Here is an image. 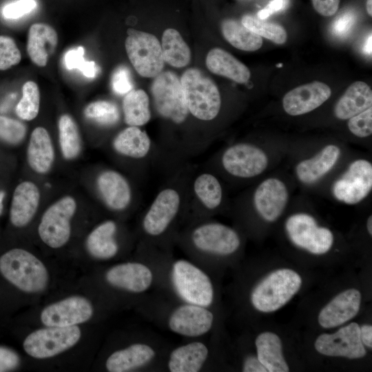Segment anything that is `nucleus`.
Returning <instances> with one entry per match:
<instances>
[{
  "label": "nucleus",
  "instance_id": "obj_1",
  "mask_svg": "<svg viewBox=\"0 0 372 372\" xmlns=\"http://www.w3.org/2000/svg\"><path fill=\"white\" fill-rule=\"evenodd\" d=\"M144 259L153 267L156 287L166 298L213 310L216 289L207 270L190 259L174 258L169 251L146 245Z\"/></svg>",
  "mask_w": 372,
  "mask_h": 372
},
{
  "label": "nucleus",
  "instance_id": "obj_2",
  "mask_svg": "<svg viewBox=\"0 0 372 372\" xmlns=\"http://www.w3.org/2000/svg\"><path fill=\"white\" fill-rule=\"evenodd\" d=\"M178 242L189 259L205 270L212 260L228 258L240 249L242 240L234 228L221 223L199 220L176 234Z\"/></svg>",
  "mask_w": 372,
  "mask_h": 372
},
{
  "label": "nucleus",
  "instance_id": "obj_3",
  "mask_svg": "<svg viewBox=\"0 0 372 372\" xmlns=\"http://www.w3.org/2000/svg\"><path fill=\"white\" fill-rule=\"evenodd\" d=\"M146 316L169 331L185 338H198L214 328L216 316L209 308L170 300L163 295L146 296Z\"/></svg>",
  "mask_w": 372,
  "mask_h": 372
},
{
  "label": "nucleus",
  "instance_id": "obj_4",
  "mask_svg": "<svg viewBox=\"0 0 372 372\" xmlns=\"http://www.w3.org/2000/svg\"><path fill=\"white\" fill-rule=\"evenodd\" d=\"M180 187L168 185L156 194L141 223L146 245L165 250L164 241H174L172 233L180 217L184 197Z\"/></svg>",
  "mask_w": 372,
  "mask_h": 372
},
{
  "label": "nucleus",
  "instance_id": "obj_5",
  "mask_svg": "<svg viewBox=\"0 0 372 372\" xmlns=\"http://www.w3.org/2000/svg\"><path fill=\"white\" fill-rule=\"evenodd\" d=\"M302 284L301 276L294 270H274L254 287L249 295L251 304L262 313L276 311L292 299Z\"/></svg>",
  "mask_w": 372,
  "mask_h": 372
},
{
  "label": "nucleus",
  "instance_id": "obj_6",
  "mask_svg": "<svg viewBox=\"0 0 372 372\" xmlns=\"http://www.w3.org/2000/svg\"><path fill=\"white\" fill-rule=\"evenodd\" d=\"M0 272L11 284L28 293L43 291L48 282L43 263L22 249H11L0 257Z\"/></svg>",
  "mask_w": 372,
  "mask_h": 372
},
{
  "label": "nucleus",
  "instance_id": "obj_7",
  "mask_svg": "<svg viewBox=\"0 0 372 372\" xmlns=\"http://www.w3.org/2000/svg\"><path fill=\"white\" fill-rule=\"evenodd\" d=\"M180 81L189 114L203 121L216 118L220 110L221 97L215 83L196 68L185 71Z\"/></svg>",
  "mask_w": 372,
  "mask_h": 372
},
{
  "label": "nucleus",
  "instance_id": "obj_8",
  "mask_svg": "<svg viewBox=\"0 0 372 372\" xmlns=\"http://www.w3.org/2000/svg\"><path fill=\"white\" fill-rule=\"evenodd\" d=\"M285 227L291 242L312 254H324L333 247L334 236L331 230L319 225L310 214L297 212L290 215Z\"/></svg>",
  "mask_w": 372,
  "mask_h": 372
},
{
  "label": "nucleus",
  "instance_id": "obj_9",
  "mask_svg": "<svg viewBox=\"0 0 372 372\" xmlns=\"http://www.w3.org/2000/svg\"><path fill=\"white\" fill-rule=\"evenodd\" d=\"M167 352L158 342L146 338L112 352L105 361V368L109 372L154 369L164 362Z\"/></svg>",
  "mask_w": 372,
  "mask_h": 372
},
{
  "label": "nucleus",
  "instance_id": "obj_10",
  "mask_svg": "<svg viewBox=\"0 0 372 372\" xmlns=\"http://www.w3.org/2000/svg\"><path fill=\"white\" fill-rule=\"evenodd\" d=\"M151 91L155 109L162 118L176 125L187 119L189 112L180 81L175 73L161 72L154 77Z\"/></svg>",
  "mask_w": 372,
  "mask_h": 372
},
{
  "label": "nucleus",
  "instance_id": "obj_11",
  "mask_svg": "<svg viewBox=\"0 0 372 372\" xmlns=\"http://www.w3.org/2000/svg\"><path fill=\"white\" fill-rule=\"evenodd\" d=\"M372 190V163L366 158L353 160L333 182L331 191L338 202L355 205L362 202Z\"/></svg>",
  "mask_w": 372,
  "mask_h": 372
},
{
  "label": "nucleus",
  "instance_id": "obj_12",
  "mask_svg": "<svg viewBox=\"0 0 372 372\" xmlns=\"http://www.w3.org/2000/svg\"><path fill=\"white\" fill-rule=\"evenodd\" d=\"M220 162L227 174L238 179H250L265 172L269 165V158L260 146L250 143H237L223 152Z\"/></svg>",
  "mask_w": 372,
  "mask_h": 372
},
{
  "label": "nucleus",
  "instance_id": "obj_13",
  "mask_svg": "<svg viewBox=\"0 0 372 372\" xmlns=\"http://www.w3.org/2000/svg\"><path fill=\"white\" fill-rule=\"evenodd\" d=\"M107 284L117 290L142 296L156 287V275L152 265L145 259L118 263L105 273Z\"/></svg>",
  "mask_w": 372,
  "mask_h": 372
},
{
  "label": "nucleus",
  "instance_id": "obj_14",
  "mask_svg": "<svg viewBox=\"0 0 372 372\" xmlns=\"http://www.w3.org/2000/svg\"><path fill=\"white\" fill-rule=\"evenodd\" d=\"M125 41L127 56L138 74L156 77L163 72L164 59L158 39L150 33L129 29Z\"/></svg>",
  "mask_w": 372,
  "mask_h": 372
},
{
  "label": "nucleus",
  "instance_id": "obj_15",
  "mask_svg": "<svg viewBox=\"0 0 372 372\" xmlns=\"http://www.w3.org/2000/svg\"><path fill=\"white\" fill-rule=\"evenodd\" d=\"M79 327H47L30 333L24 340V351L31 357L44 359L58 355L74 346L80 340Z\"/></svg>",
  "mask_w": 372,
  "mask_h": 372
},
{
  "label": "nucleus",
  "instance_id": "obj_16",
  "mask_svg": "<svg viewBox=\"0 0 372 372\" xmlns=\"http://www.w3.org/2000/svg\"><path fill=\"white\" fill-rule=\"evenodd\" d=\"M76 208L74 199L65 196L46 209L38 227L41 239L52 248H59L69 240L70 220Z\"/></svg>",
  "mask_w": 372,
  "mask_h": 372
},
{
  "label": "nucleus",
  "instance_id": "obj_17",
  "mask_svg": "<svg viewBox=\"0 0 372 372\" xmlns=\"http://www.w3.org/2000/svg\"><path fill=\"white\" fill-rule=\"evenodd\" d=\"M289 199L285 182L276 176L266 178L254 189L251 202L258 216L267 223L276 221L285 211Z\"/></svg>",
  "mask_w": 372,
  "mask_h": 372
},
{
  "label": "nucleus",
  "instance_id": "obj_18",
  "mask_svg": "<svg viewBox=\"0 0 372 372\" xmlns=\"http://www.w3.org/2000/svg\"><path fill=\"white\" fill-rule=\"evenodd\" d=\"M314 347L326 356L358 359L366 355L360 326L356 322L349 323L333 333L320 334L315 341Z\"/></svg>",
  "mask_w": 372,
  "mask_h": 372
},
{
  "label": "nucleus",
  "instance_id": "obj_19",
  "mask_svg": "<svg viewBox=\"0 0 372 372\" xmlns=\"http://www.w3.org/2000/svg\"><path fill=\"white\" fill-rule=\"evenodd\" d=\"M93 313L87 298L74 296L47 306L41 313V320L46 327H71L88 321Z\"/></svg>",
  "mask_w": 372,
  "mask_h": 372
},
{
  "label": "nucleus",
  "instance_id": "obj_20",
  "mask_svg": "<svg viewBox=\"0 0 372 372\" xmlns=\"http://www.w3.org/2000/svg\"><path fill=\"white\" fill-rule=\"evenodd\" d=\"M342 155V149L338 145H325L313 155L296 163L294 172L297 180L306 186L319 183L336 167Z\"/></svg>",
  "mask_w": 372,
  "mask_h": 372
},
{
  "label": "nucleus",
  "instance_id": "obj_21",
  "mask_svg": "<svg viewBox=\"0 0 372 372\" xmlns=\"http://www.w3.org/2000/svg\"><path fill=\"white\" fill-rule=\"evenodd\" d=\"M331 95L330 87L321 81L299 85L285 94L282 107L290 116H300L317 109Z\"/></svg>",
  "mask_w": 372,
  "mask_h": 372
},
{
  "label": "nucleus",
  "instance_id": "obj_22",
  "mask_svg": "<svg viewBox=\"0 0 372 372\" xmlns=\"http://www.w3.org/2000/svg\"><path fill=\"white\" fill-rule=\"evenodd\" d=\"M209 355L207 344L203 340H194L167 352L164 364L169 372H198L204 371Z\"/></svg>",
  "mask_w": 372,
  "mask_h": 372
},
{
  "label": "nucleus",
  "instance_id": "obj_23",
  "mask_svg": "<svg viewBox=\"0 0 372 372\" xmlns=\"http://www.w3.org/2000/svg\"><path fill=\"white\" fill-rule=\"evenodd\" d=\"M361 300V293L356 289L351 288L340 292L320 311L319 324L324 329H331L345 324L359 312Z\"/></svg>",
  "mask_w": 372,
  "mask_h": 372
},
{
  "label": "nucleus",
  "instance_id": "obj_24",
  "mask_svg": "<svg viewBox=\"0 0 372 372\" xmlns=\"http://www.w3.org/2000/svg\"><path fill=\"white\" fill-rule=\"evenodd\" d=\"M99 194L107 207L116 211L125 210L132 198L130 183L119 172L105 170L99 174L96 180Z\"/></svg>",
  "mask_w": 372,
  "mask_h": 372
},
{
  "label": "nucleus",
  "instance_id": "obj_25",
  "mask_svg": "<svg viewBox=\"0 0 372 372\" xmlns=\"http://www.w3.org/2000/svg\"><path fill=\"white\" fill-rule=\"evenodd\" d=\"M192 189L195 201L200 208L192 223L203 220L205 212L214 211L223 203L224 194L222 184L212 173L203 172L198 174L193 180Z\"/></svg>",
  "mask_w": 372,
  "mask_h": 372
},
{
  "label": "nucleus",
  "instance_id": "obj_26",
  "mask_svg": "<svg viewBox=\"0 0 372 372\" xmlns=\"http://www.w3.org/2000/svg\"><path fill=\"white\" fill-rule=\"evenodd\" d=\"M58 44L56 30L45 23L32 24L28 31L27 52L37 66L44 67L54 54Z\"/></svg>",
  "mask_w": 372,
  "mask_h": 372
},
{
  "label": "nucleus",
  "instance_id": "obj_27",
  "mask_svg": "<svg viewBox=\"0 0 372 372\" xmlns=\"http://www.w3.org/2000/svg\"><path fill=\"white\" fill-rule=\"evenodd\" d=\"M40 199L37 186L32 182L25 181L15 189L10 208V221L17 227L28 225L34 216Z\"/></svg>",
  "mask_w": 372,
  "mask_h": 372
},
{
  "label": "nucleus",
  "instance_id": "obj_28",
  "mask_svg": "<svg viewBox=\"0 0 372 372\" xmlns=\"http://www.w3.org/2000/svg\"><path fill=\"white\" fill-rule=\"evenodd\" d=\"M371 107V89L365 82L358 81L351 84L338 100L333 113L340 120H348Z\"/></svg>",
  "mask_w": 372,
  "mask_h": 372
},
{
  "label": "nucleus",
  "instance_id": "obj_29",
  "mask_svg": "<svg viewBox=\"0 0 372 372\" xmlns=\"http://www.w3.org/2000/svg\"><path fill=\"white\" fill-rule=\"evenodd\" d=\"M117 225L112 220L99 224L88 235L86 248L89 254L98 260H110L119 251V245L116 238Z\"/></svg>",
  "mask_w": 372,
  "mask_h": 372
},
{
  "label": "nucleus",
  "instance_id": "obj_30",
  "mask_svg": "<svg viewBox=\"0 0 372 372\" xmlns=\"http://www.w3.org/2000/svg\"><path fill=\"white\" fill-rule=\"evenodd\" d=\"M205 63L211 72L238 83H247L251 76L249 69L243 63L227 51L219 48L209 51Z\"/></svg>",
  "mask_w": 372,
  "mask_h": 372
},
{
  "label": "nucleus",
  "instance_id": "obj_31",
  "mask_svg": "<svg viewBox=\"0 0 372 372\" xmlns=\"http://www.w3.org/2000/svg\"><path fill=\"white\" fill-rule=\"evenodd\" d=\"M113 148L119 154L134 159L147 158L152 149L148 134L139 127L128 126L114 138Z\"/></svg>",
  "mask_w": 372,
  "mask_h": 372
},
{
  "label": "nucleus",
  "instance_id": "obj_32",
  "mask_svg": "<svg viewBox=\"0 0 372 372\" xmlns=\"http://www.w3.org/2000/svg\"><path fill=\"white\" fill-rule=\"evenodd\" d=\"M256 356L269 372H288L280 337L271 331L260 333L255 340Z\"/></svg>",
  "mask_w": 372,
  "mask_h": 372
},
{
  "label": "nucleus",
  "instance_id": "obj_33",
  "mask_svg": "<svg viewBox=\"0 0 372 372\" xmlns=\"http://www.w3.org/2000/svg\"><path fill=\"white\" fill-rule=\"evenodd\" d=\"M54 153L50 136L42 127H36L32 132L28 147V161L37 173L47 172L52 167Z\"/></svg>",
  "mask_w": 372,
  "mask_h": 372
},
{
  "label": "nucleus",
  "instance_id": "obj_34",
  "mask_svg": "<svg viewBox=\"0 0 372 372\" xmlns=\"http://www.w3.org/2000/svg\"><path fill=\"white\" fill-rule=\"evenodd\" d=\"M124 121L129 126L141 127L151 119L149 99L141 89L132 90L127 93L122 103Z\"/></svg>",
  "mask_w": 372,
  "mask_h": 372
},
{
  "label": "nucleus",
  "instance_id": "obj_35",
  "mask_svg": "<svg viewBox=\"0 0 372 372\" xmlns=\"http://www.w3.org/2000/svg\"><path fill=\"white\" fill-rule=\"evenodd\" d=\"M224 38L234 48L247 52L260 49L263 43L261 37L247 28L242 23L227 19L221 23Z\"/></svg>",
  "mask_w": 372,
  "mask_h": 372
},
{
  "label": "nucleus",
  "instance_id": "obj_36",
  "mask_svg": "<svg viewBox=\"0 0 372 372\" xmlns=\"http://www.w3.org/2000/svg\"><path fill=\"white\" fill-rule=\"evenodd\" d=\"M161 45L164 61L172 67L183 68L189 63L190 49L178 30L166 29Z\"/></svg>",
  "mask_w": 372,
  "mask_h": 372
},
{
  "label": "nucleus",
  "instance_id": "obj_37",
  "mask_svg": "<svg viewBox=\"0 0 372 372\" xmlns=\"http://www.w3.org/2000/svg\"><path fill=\"white\" fill-rule=\"evenodd\" d=\"M59 138L62 154L66 159L76 158L81 150V138L78 127L68 114L59 120Z\"/></svg>",
  "mask_w": 372,
  "mask_h": 372
},
{
  "label": "nucleus",
  "instance_id": "obj_38",
  "mask_svg": "<svg viewBox=\"0 0 372 372\" xmlns=\"http://www.w3.org/2000/svg\"><path fill=\"white\" fill-rule=\"evenodd\" d=\"M242 24L261 37H265L276 44H283L287 40V33L280 24L266 22L249 14L242 17Z\"/></svg>",
  "mask_w": 372,
  "mask_h": 372
},
{
  "label": "nucleus",
  "instance_id": "obj_39",
  "mask_svg": "<svg viewBox=\"0 0 372 372\" xmlns=\"http://www.w3.org/2000/svg\"><path fill=\"white\" fill-rule=\"evenodd\" d=\"M40 106V91L37 84L29 81L22 87V98L16 107L17 116L25 121L37 117Z\"/></svg>",
  "mask_w": 372,
  "mask_h": 372
},
{
  "label": "nucleus",
  "instance_id": "obj_40",
  "mask_svg": "<svg viewBox=\"0 0 372 372\" xmlns=\"http://www.w3.org/2000/svg\"><path fill=\"white\" fill-rule=\"evenodd\" d=\"M84 115L87 118L104 126L113 125L120 118V112L117 105L108 101L90 103L85 107Z\"/></svg>",
  "mask_w": 372,
  "mask_h": 372
},
{
  "label": "nucleus",
  "instance_id": "obj_41",
  "mask_svg": "<svg viewBox=\"0 0 372 372\" xmlns=\"http://www.w3.org/2000/svg\"><path fill=\"white\" fill-rule=\"evenodd\" d=\"M85 50L82 46L71 49L64 54V64L67 69H77L88 78L96 76L98 68L94 61H88L84 59Z\"/></svg>",
  "mask_w": 372,
  "mask_h": 372
},
{
  "label": "nucleus",
  "instance_id": "obj_42",
  "mask_svg": "<svg viewBox=\"0 0 372 372\" xmlns=\"http://www.w3.org/2000/svg\"><path fill=\"white\" fill-rule=\"evenodd\" d=\"M26 127L21 122L0 115V138L10 144H18L25 137Z\"/></svg>",
  "mask_w": 372,
  "mask_h": 372
},
{
  "label": "nucleus",
  "instance_id": "obj_43",
  "mask_svg": "<svg viewBox=\"0 0 372 372\" xmlns=\"http://www.w3.org/2000/svg\"><path fill=\"white\" fill-rule=\"evenodd\" d=\"M21 54L14 40L0 35V70H6L19 63Z\"/></svg>",
  "mask_w": 372,
  "mask_h": 372
},
{
  "label": "nucleus",
  "instance_id": "obj_44",
  "mask_svg": "<svg viewBox=\"0 0 372 372\" xmlns=\"http://www.w3.org/2000/svg\"><path fill=\"white\" fill-rule=\"evenodd\" d=\"M347 127L352 134L366 138L372 134V107L348 119Z\"/></svg>",
  "mask_w": 372,
  "mask_h": 372
},
{
  "label": "nucleus",
  "instance_id": "obj_45",
  "mask_svg": "<svg viewBox=\"0 0 372 372\" xmlns=\"http://www.w3.org/2000/svg\"><path fill=\"white\" fill-rule=\"evenodd\" d=\"M111 83L113 91L118 94H126L133 90L128 68L123 65L116 68L112 76Z\"/></svg>",
  "mask_w": 372,
  "mask_h": 372
},
{
  "label": "nucleus",
  "instance_id": "obj_46",
  "mask_svg": "<svg viewBox=\"0 0 372 372\" xmlns=\"http://www.w3.org/2000/svg\"><path fill=\"white\" fill-rule=\"evenodd\" d=\"M36 6L34 0H18L5 6L2 14L6 19H18L32 12Z\"/></svg>",
  "mask_w": 372,
  "mask_h": 372
},
{
  "label": "nucleus",
  "instance_id": "obj_47",
  "mask_svg": "<svg viewBox=\"0 0 372 372\" xmlns=\"http://www.w3.org/2000/svg\"><path fill=\"white\" fill-rule=\"evenodd\" d=\"M20 362L19 355L14 351L0 347V372H5L17 368Z\"/></svg>",
  "mask_w": 372,
  "mask_h": 372
},
{
  "label": "nucleus",
  "instance_id": "obj_48",
  "mask_svg": "<svg viewBox=\"0 0 372 372\" xmlns=\"http://www.w3.org/2000/svg\"><path fill=\"white\" fill-rule=\"evenodd\" d=\"M314 10L320 15L331 17L338 10L340 0H311Z\"/></svg>",
  "mask_w": 372,
  "mask_h": 372
},
{
  "label": "nucleus",
  "instance_id": "obj_49",
  "mask_svg": "<svg viewBox=\"0 0 372 372\" xmlns=\"http://www.w3.org/2000/svg\"><path fill=\"white\" fill-rule=\"evenodd\" d=\"M243 372H267L265 367L261 364L256 355H247L242 362Z\"/></svg>",
  "mask_w": 372,
  "mask_h": 372
},
{
  "label": "nucleus",
  "instance_id": "obj_50",
  "mask_svg": "<svg viewBox=\"0 0 372 372\" xmlns=\"http://www.w3.org/2000/svg\"><path fill=\"white\" fill-rule=\"evenodd\" d=\"M353 21V16L346 14L339 18L333 25L334 32L340 35L346 34L350 29Z\"/></svg>",
  "mask_w": 372,
  "mask_h": 372
},
{
  "label": "nucleus",
  "instance_id": "obj_51",
  "mask_svg": "<svg viewBox=\"0 0 372 372\" xmlns=\"http://www.w3.org/2000/svg\"><path fill=\"white\" fill-rule=\"evenodd\" d=\"M284 5V0H272L265 8L258 12V17L260 19L263 20L273 12L281 10Z\"/></svg>",
  "mask_w": 372,
  "mask_h": 372
},
{
  "label": "nucleus",
  "instance_id": "obj_52",
  "mask_svg": "<svg viewBox=\"0 0 372 372\" xmlns=\"http://www.w3.org/2000/svg\"><path fill=\"white\" fill-rule=\"evenodd\" d=\"M360 338L363 344L369 348L372 347V326L363 324L360 327Z\"/></svg>",
  "mask_w": 372,
  "mask_h": 372
},
{
  "label": "nucleus",
  "instance_id": "obj_53",
  "mask_svg": "<svg viewBox=\"0 0 372 372\" xmlns=\"http://www.w3.org/2000/svg\"><path fill=\"white\" fill-rule=\"evenodd\" d=\"M366 229L369 234L372 236V216L370 215L366 220Z\"/></svg>",
  "mask_w": 372,
  "mask_h": 372
},
{
  "label": "nucleus",
  "instance_id": "obj_54",
  "mask_svg": "<svg viewBox=\"0 0 372 372\" xmlns=\"http://www.w3.org/2000/svg\"><path fill=\"white\" fill-rule=\"evenodd\" d=\"M364 51L367 54H371V35L368 38L366 45L364 47Z\"/></svg>",
  "mask_w": 372,
  "mask_h": 372
},
{
  "label": "nucleus",
  "instance_id": "obj_55",
  "mask_svg": "<svg viewBox=\"0 0 372 372\" xmlns=\"http://www.w3.org/2000/svg\"><path fill=\"white\" fill-rule=\"evenodd\" d=\"M366 8L368 14L372 17V0H367L366 3Z\"/></svg>",
  "mask_w": 372,
  "mask_h": 372
},
{
  "label": "nucleus",
  "instance_id": "obj_56",
  "mask_svg": "<svg viewBox=\"0 0 372 372\" xmlns=\"http://www.w3.org/2000/svg\"><path fill=\"white\" fill-rule=\"evenodd\" d=\"M3 197H4L3 192H0V214H1L2 209H3Z\"/></svg>",
  "mask_w": 372,
  "mask_h": 372
}]
</instances>
